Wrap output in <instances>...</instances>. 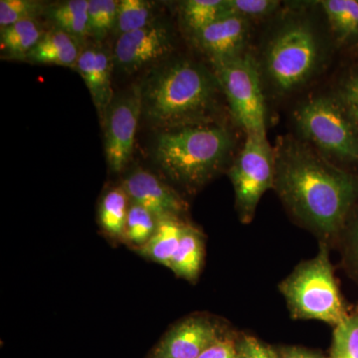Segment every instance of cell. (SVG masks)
<instances>
[{"label":"cell","mask_w":358,"mask_h":358,"mask_svg":"<svg viewBox=\"0 0 358 358\" xmlns=\"http://www.w3.org/2000/svg\"><path fill=\"white\" fill-rule=\"evenodd\" d=\"M273 150V188L282 203L322 243L339 239L358 202V174L294 136L278 138Z\"/></svg>","instance_id":"obj_1"},{"label":"cell","mask_w":358,"mask_h":358,"mask_svg":"<svg viewBox=\"0 0 358 358\" xmlns=\"http://www.w3.org/2000/svg\"><path fill=\"white\" fill-rule=\"evenodd\" d=\"M140 88L143 117L160 131L213 122L222 93L212 69L186 58L157 65Z\"/></svg>","instance_id":"obj_2"},{"label":"cell","mask_w":358,"mask_h":358,"mask_svg":"<svg viewBox=\"0 0 358 358\" xmlns=\"http://www.w3.org/2000/svg\"><path fill=\"white\" fill-rule=\"evenodd\" d=\"M327 59L326 39L310 15L293 11L282 16L258 60L265 92L277 98L293 95L320 74Z\"/></svg>","instance_id":"obj_3"},{"label":"cell","mask_w":358,"mask_h":358,"mask_svg":"<svg viewBox=\"0 0 358 358\" xmlns=\"http://www.w3.org/2000/svg\"><path fill=\"white\" fill-rule=\"evenodd\" d=\"M234 145L229 129L207 122L160 131L152 155L173 182L196 192L227 166Z\"/></svg>","instance_id":"obj_4"},{"label":"cell","mask_w":358,"mask_h":358,"mask_svg":"<svg viewBox=\"0 0 358 358\" xmlns=\"http://www.w3.org/2000/svg\"><path fill=\"white\" fill-rule=\"evenodd\" d=\"M279 289L294 319L317 320L336 327L350 313L334 277L327 244H320L317 255L301 263Z\"/></svg>","instance_id":"obj_5"},{"label":"cell","mask_w":358,"mask_h":358,"mask_svg":"<svg viewBox=\"0 0 358 358\" xmlns=\"http://www.w3.org/2000/svg\"><path fill=\"white\" fill-rule=\"evenodd\" d=\"M294 122L301 140L331 162L358 164V131L334 93L298 106Z\"/></svg>","instance_id":"obj_6"},{"label":"cell","mask_w":358,"mask_h":358,"mask_svg":"<svg viewBox=\"0 0 358 358\" xmlns=\"http://www.w3.org/2000/svg\"><path fill=\"white\" fill-rule=\"evenodd\" d=\"M211 66L235 124L246 134H266L265 88L258 60L246 52Z\"/></svg>","instance_id":"obj_7"},{"label":"cell","mask_w":358,"mask_h":358,"mask_svg":"<svg viewBox=\"0 0 358 358\" xmlns=\"http://www.w3.org/2000/svg\"><path fill=\"white\" fill-rule=\"evenodd\" d=\"M235 193V206L242 223L253 220L257 206L274 186V150L267 134H246L243 148L228 169Z\"/></svg>","instance_id":"obj_8"},{"label":"cell","mask_w":358,"mask_h":358,"mask_svg":"<svg viewBox=\"0 0 358 358\" xmlns=\"http://www.w3.org/2000/svg\"><path fill=\"white\" fill-rule=\"evenodd\" d=\"M143 115L140 86L124 92L112 103L102 122L108 166L119 173L129 164L134 152L136 129Z\"/></svg>","instance_id":"obj_9"},{"label":"cell","mask_w":358,"mask_h":358,"mask_svg":"<svg viewBox=\"0 0 358 358\" xmlns=\"http://www.w3.org/2000/svg\"><path fill=\"white\" fill-rule=\"evenodd\" d=\"M173 50V37L166 25L157 22L120 35L115 42V64L128 74L162 64Z\"/></svg>","instance_id":"obj_10"},{"label":"cell","mask_w":358,"mask_h":358,"mask_svg":"<svg viewBox=\"0 0 358 358\" xmlns=\"http://www.w3.org/2000/svg\"><path fill=\"white\" fill-rule=\"evenodd\" d=\"M122 187L131 203L138 204L155 218H181L187 212L188 204L176 190L150 171L138 169L129 173Z\"/></svg>","instance_id":"obj_11"},{"label":"cell","mask_w":358,"mask_h":358,"mask_svg":"<svg viewBox=\"0 0 358 358\" xmlns=\"http://www.w3.org/2000/svg\"><path fill=\"white\" fill-rule=\"evenodd\" d=\"M224 334L225 331L210 317H187L164 336L150 358H199Z\"/></svg>","instance_id":"obj_12"},{"label":"cell","mask_w":358,"mask_h":358,"mask_svg":"<svg viewBox=\"0 0 358 358\" xmlns=\"http://www.w3.org/2000/svg\"><path fill=\"white\" fill-rule=\"evenodd\" d=\"M250 28L248 20L234 15L224 16L193 35V43L210 63L228 60L246 53Z\"/></svg>","instance_id":"obj_13"},{"label":"cell","mask_w":358,"mask_h":358,"mask_svg":"<svg viewBox=\"0 0 358 358\" xmlns=\"http://www.w3.org/2000/svg\"><path fill=\"white\" fill-rule=\"evenodd\" d=\"M114 65L113 52L100 46H90L81 50L75 68L89 90L101 122L114 100L112 89Z\"/></svg>","instance_id":"obj_14"},{"label":"cell","mask_w":358,"mask_h":358,"mask_svg":"<svg viewBox=\"0 0 358 358\" xmlns=\"http://www.w3.org/2000/svg\"><path fill=\"white\" fill-rule=\"evenodd\" d=\"M80 51L76 39L59 29L45 33L24 61L34 64L76 68Z\"/></svg>","instance_id":"obj_15"},{"label":"cell","mask_w":358,"mask_h":358,"mask_svg":"<svg viewBox=\"0 0 358 358\" xmlns=\"http://www.w3.org/2000/svg\"><path fill=\"white\" fill-rule=\"evenodd\" d=\"M203 257V235L196 227L186 223L169 268L178 277L194 282L201 271Z\"/></svg>","instance_id":"obj_16"},{"label":"cell","mask_w":358,"mask_h":358,"mask_svg":"<svg viewBox=\"0 0 358 358\" xmlns=\"http://www.w3.org/2000/svg\"><path fill=\"white\" fill-rule=\"evenodd\" d=\"M185 224L178 217L159 219L154 235L138 252L150 260L169 268Z\"/></svg>","instance_id":"obj_17"},{"label":"cell","mask_w":358,"mask_h":358,"mask_svg":"<svg viewBox=\"0 0 358 358\" xmlns=\"http://www.w3.org/2000/svg\"><path fill=\"white\" fill-rule=\"evenodd\" d=\"M326 16L336 43L348 45L358 39V0H324L317 2Z\"/></svg>","instance_id":"obj_18"},{"label":"cell","mask_w":358,"mask_h":358,"mask_svg":"<svg viewBox=\"0 0 358 358\" xmlns=\"http://www.w3.org/2000/svg\"><path fill=\"white\" fill-rule=\"evenodd\" d=\"M45 31L36 20H24L1 29L0 48L4 57L24 61Z\"/></svg>","instance_id":"obj_19"},{"label":"cell","mask_w":358,"mask_h":358,"mask_svg":"<svg viewBox=\"0 0 358 358\" xmlns=\"http://www.w3.org/2000/svg\"><path fill=\"white\" fill-rule=\"evenodd\" d=\"M129 206L131 200L122 186L112 188L103 195L99 208V220L109 236L124 240Z\"/></svg>","instance_id":"obj_20"},{"label":"cell","mask_w":358,"mask_h":358,"mask_svg":"<svg viewBox=\"0 0 358 358\" xmlns=\"http://www.w3.org/2000/svg\"><path fill=\"white\" fill-rule=\"evenodd\" d=\"M89 0H69L49 9L48 15L56 29L67 33L78 42L90 37Z\"/></svg>","instance_id":"obj_21"},{"label":"cell","mask_w":358,"mask_h":358,"mask_svg":"<svg viewBox=\"0 0 358 358\" xmlns=\"http://www.w3.org/2000/svg\"><path fill=\"white\" fill-rule=\"evenodd\" d=\"M224 16H228L227 0H187L181 3V23L192 36Z\"/></svg>","instance_id":"obj_22"},{"label":"cell","mask_w":358,"mask_h":358,"mask_svg":"<svg viewBox=\"0 0 358 358\" xmlns=\"http://www.w3.org/2000/svg\"><path fill=\"white\" fill-rule=\"evenodd\" d=\"M155 6L147 0H121L114 31L117 36L136 31L155 22Z\"/></svg>","instance_id":"obj_23"},{"label":"cell","mask_w":358,"mask_h":358,"mask_svg":"<svg viewBox=\"0 0 358 358\" xmlns=\"http://www.w3.org/2000/svg\"><path fill=\"white\" fill-rule=\"evenodd\" d=\"M157 224V219L147 209L140 205L131 203L124 228V241L140 250L154 235Z\"/></svg>","instance_id":"obj_24"},{"label":"cell","mask_w":358,"mask_h":358,"mask_svg":"<svg viewBox=\"0 0 358 358\" xmlns=\"http://www.w3.org/2000/svg\"><path fill=\"white\" fill-rule=\"evenodd\" d=\"M329 358H358V307L334 327Z\"/></svg>","instance_id":"obj_25"},{"label":"cell","mask_w":358,"mask_h":358,"mask_svg":"<svg viewBox=\"0 0 358 358\" xmlns=\"http://www.w3.org/2000/svg\"><path fill=\"white\" fill-rule=\"evenodd\" d=\"M119 1L115 0H89L88 26L90 37L102 41L117 21Z\"/></svg>","instance_id":"obj_26"},{"label":"cell","mask_w":358,"mask_h":358,"mask_svg":"<svg viewBox=\"0 0 358 358\" xmlns=\"http://www.w3.org/2000/svg\"><path fill=\"white\" fill-rule=\"evenodd\" d=\"M44 3L36 0H1L0 1V28L7 27L24 20H36L43 13Z\"/></svg>","instance_id":"obj_27"},{"label":"cell","mask_w":358,"mask_h":358,"mask_svg":"<svg viewBox=\"0 0 358 358\" xmlns=\"http://www.w3.org/2000/svg\"><path fill=\"white\" fill-rule=\"evenodd\" d=\"M281 7L275 0H227V15L238 16L251 22L272 16Z\"/></svg>","instance_id":"obj_28"},{"label":"cell","mask_w":358,"mask_h":358,"mask_svg":"<svg viewBox=\"0 0 358 358\" xmlns=\"http://www.w3.org/2000/svg\"><path fill=\"white\" fill-rule=\"evenodd\" d=\"M334 95L345 108L358 131V64L343 75Z\"/></svg>","instance_id":"obj_29"},{"label":"cell","mask_w":358,"mask_h":358,"mask_svg":"<svg viewBox=\"0 0 358 358\" xmlns=\"http://www.w3.org/2000/svg\"><path fill=\"white\" fill-rule=\"evenodd\" d=\"M350 218L341 238L346 267L358 280V210Z\"/></svg>","instance_id":"obj_30"},{"label":"cell","mask_w":358,"mask_h":358,"mask_svg":"<svg viewBox=\"0 0 358 358\" xmlns=\"http://www.w3.org/2000/svg\"><path fill=\"white\" fill-rule=\"evenodd\" d=\"M237 348L239 358H280L279 348L250 334L237 336Z\"/></svg>","instance_id":"obj_31"},{"label":"cell","mask_w":358,"mask_h":358,"mask_svg":"<svg viewBox=\"0 0 358 358\" xmlns=\"http://www.w3.org/2000/svg\"><path fill=\"white\" fill-rule=\"evenodd\" d=\"M199 358H239L236 336L224 334L209 345Z\"/></svg>","instance_id":"obj_32"},{"label":"cell","mask_w":358,"mask_h":358,"mask_svg":"<svg viewBox=\"0 0 358 358\" xmlns=\"http://www.w3.org/2000/svg\"><path fill=\"white\" fill-rule=\"evenodd\" d=\"M280 358H329L317 350L303 346H282L279 348Z\"/></svg>","instance_id":"obj_33"}]
</instances>
